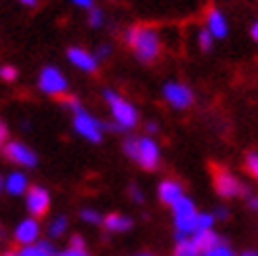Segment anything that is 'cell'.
I'll use <instances>...</instances> for the list:
<instances>
[{"label": "cell", "mask_w": 258, "mask_h": 256, "mask_svg": "<svg viewBox=\"0 0 258 256\" xmlns=\"http://www.w3.org/2000/svg\"><path fill=\"white\" fill-rule=\"evenodd\" d=\"M198 210H196V204H193L187 196L180 198L174 206H172V216H174V229H176V235L180 237H191L196 233V227H198Z\"/></svg>", "instance_id": "4"}, {"label": "cell", "mask_w": 258, "mask_h": 256, "mask_svg": "<svg viewBox=\"0 0 258 256\" xmlns=\"http://www.w3.org/2000/svg\"><path fill=\"white\" fill-rule=\"evenodd\" d=\"M66 107H68V109H72V113H76L78 109H82L80 101L76 99V97H70V99H66Z\"/></svg>", "instance_id": "29"}, {"label": "cell", "mask_w": 258, "mask_h": 256, "mask_svg": "<svg viewBox=\"0 0 258 256\" xmlns=\"http://www.w3.org/2000/svg\"><path fill=\"white\" fill-rule=\"evenodd\" d=\"M109 50H111V48H109L107 44H103V46H99V48H97V55H95V57H97V59L107 57V55H109Z\"/></svg>", "instance_id": "32"}, {"label": "cell", "mask_w": 258, "mask_h": 256, "mask_svg": "<svg viewBox=\"0 0 258 256\" xmlns=\"http://www.w3.org/2000/svg\"><path fill=\"white\" fill-rule=\"evenodd\" d=\"M206 30L212 34L214 40H223V38L229 34L227 19L218 9H210L208 11V15H206Z\"/></svg>", "instance_id": "14"}, {"label": "cell", "mask_w": 258, "mask_h": 256, "mask_svg": "<svg viewBox=\"0 0 258 256\" xmlns=\"http://www.w3.org/2000/svg\"><path fill=\"white\" fill-rule=\"evenodd\" d=\"M214 214H208V212H200L198 214V227H196V233L198 231H208V229H212L214 225Z\"/></svg>", "instance_id": "21"}, {"label": "cell", "mask_w": 258, "mask_h": 256, "mask_svg": "<svg viewBox=\"0 0 258 256\" xmlns=\"http://www.w3.org/2000/svg\"><path fill=\"white\" fill-rule=\"evenodd\" d=\"M124 153L143 170H156L160 164V145L151 137H131L124 141Z\"/></svg>", "instance_id": "3"}, {"label": "cell", "mask_w": 258, "mask_h": 256, "mask_svg": "<svg viewBox=\"0 0 258 256\" xmlns=\"http://www.w3.org/2000/svg\"><path fill=\"white\" fill-rule=\"evenodd\" d=\"M139 256H153V254H139Z\"/></svg>", "instance_id": "42"}, {"label": "cell", "mask_w": 258, "mask_h": 256, "mask_svg": "<svg viewBox=\"0 0 258 256\" xmlns=\"http://www.w3.org/2000/svg\"><path fill=\"white\" fill-rule=\"evenodd\" d=\"M38 88L48 97H61V95L68 93L70 82L59 68L48 66L40 72V76H38Z\"/></svg>", "instance_id": "7"}, {"label": "cell", "mask_w": 258, "mask_h": 256, "mask_svg": "<svg viewBox=\"0 0 258 256\" xmlns=\"http://www.w3.org/2000/svg\"><path fill=\"white\" fill-rule=\"evenodd\" d=\"M3 256H17V250H13V248H11V250H5Z\"/></svg>", "instance_id": "39"}, {"label": "cell", "mask_w": 258, "mask_h": 256, "mask_svg": "<svg viewBox=\"0 0 258 256\" xmlns=\"http://www.w3.org/2000/svg\"><path fill=\"white\" fill-rule=\"evenodd\" d=\"M72 3L76 5V7H80V9H93L95 7V0H72Z\"/></svg>", "instance_id": "30"}, {"label": "cell", "mask_w": 258, "mask_h": 256, "mask_svg": "<svg viewBox=\"0 0 258 256\" xmlns=\"http://www.w3.org/2000/svg\"><path fill=\"white\" fill-rule=\"evenodd\" d=\"M241 256H258V252H254V250H248V252H243Z\"/></svg>", "instance_id": "40"}, {"label": "cell", "mask_w": 258, "mask_h": 256, "mask_svg": "<svg viewBox=\"0 0 258 256\" xmlns=\"http://www.w3.org/2000/svg\"><path fill=\"white\" fill-rule=\"evenodd\" d=\"M124 40L133 48V53L137 55L139 61L151 63L160 57V50H162L160 36L149 25H131L124 32Z\"/></svg>", "instance_id": "1"}, {"label": "cell", "mask_w": 258, "mask_h": 256, "mask_svg": "<svg viewBox=\"0 0 258 256\" xmlns=\"http://www.w3.org/2000/svg\"><path fill=\"white\" fill-rule=\"evenodd\" d=\"M131 198L135 200V202H139V204H143V194H141V189L139 187H131Z\"/></svg>", "instance_id": "31"}, {"label": "cell", "mask_w": 258, "mask_h": 256, "mask_svg": "<svg viewBox=\"0 0 258 256\" xmlns=\"http://www.w3.org/2000/svg\"><path fill=\"white\" fill-rule=\"evenodd\" d=\"M204 256H235V252L231 250V248L225 244V241H221V244L214 246L212 250H208V252H206Z\"/></svg>", "instance_id": "23"}, {"label": "cell", "mask_w": 258, "mask_h": 256, "mask_svg": "<svg viewBox=\"0 0 258 256\" xmlns=\"http://www.w3.org/2000/svg\"><path fill=\"white\" fill-rule=\"evenodd\" d=\"M250 36H252V40L258 44V21L252 25V30H250Z\"/></svg>", "instance_id": "35"}, {"label": "cell", "mask_w": 258, "mask_h": 256, "mask_svg": "<svg viewBox=\"0 0 258 256\" xmlns=\"http://www.w3.org/2000/svg\"><path fill=\"white\" fill-rule=\"evenodd\" d=\"M74 131L78 133L82 139L90 141V143H101L105 126H103V122L99 118H95L90 111L78 109L74 113Z\"/></svg>", "instance_id": "6"}, {"label": "cell", "mask_w": 258, "mask_h": 256, "mask_svg": "<svg viewBox=\"0 0 258 256\" xmlns=\"http://www.w3.org/2000/svg\"><path fill=\"white\" fill-rule=\"evenodd\" d=\"M189 239L193 241V246H196V250H198L202 256L223 241L221 237H218V235L212 231V229H208V231H198V233H193Z\"/></svg>", "instance_id": "16"}, {"label": "cell", "mask_w": 258, "mask_h": 256, "mask_svg": "<svg viewBox=\"0 0 258 256\" xmlns=\"http://www.w3.org/2000/svg\"><path fill=\"white\" fill-rule=\"evenodd\" d=\"M250 206H252L254 210H258V196H252V198H250Z\"/></svg>", "instance_id": "38"}, {"label": "cell", "mask_w": 258, "mask_h": 256, "mask_svg": "<svg viewBox=\"0 0 258 256\" xmlns=\"http://www.w3.org/2000/svg\"><path fill=\"white\" fill-rule=\"evenodd\" d=\"M19 3H21L23 7H36V5H38V0H19Z\"/></svg>", "instance_id": "37"}, {"label": "cell", "mask_w": 258, "mask_h": 256, "mask_svg": "<svg viewBox=\"0 0 258 256\" xmlns=\"http://www.w3.org/2000/svg\"><path fill=\"white\" fill-rule=\"evenodd\" d=\"M70 246H80V248H86L82 235H74V237H72V241H70Z\"/></svg>", "instance_id": "33"}, {"label": "cell", "mask_w": 258, "mask_h": 256, "mask_svg": "<svg viewBox=\"0 0 258 256\" xmlns=\"http://www.w3.org/2000/svg\"><path fill=\"white\" fill-rule=\"evenodd\" d=\"M3 189H5V178H3V174H0V194H3Z\"/></svg>", "instance_id": "41"}, {"label": "cell", "mask_w": 258, "mask_h": 256, "mask_svg": "<svg viewBox=\"0 0 258 256\" xmlns=\"http://www.w3.org/2000/svg\"><path fill=\"white\" fill-rule=\"evenodd\" d=\"M158 198H160L162 204L172 208L180 198H185L183 185H180L178 181H174V178H164V181L160 183V187H158Z\"/></svg>", "instance_id": "13"}, {"label": "cell", "mask_w": 258, "mask_h": 256, "mask_svg": "<svg viewBox=\"0 0 258 256\" xmlns=\"http://www.w3.org/2000/svg\"><path fill=\"white\" fill-rule=\"evenodd\" d=\"M7 143H9V128L3 120H0V149H3V145H7Z\"/></svg>", "instance_id": "28"}, {"label": "cell", "mask_w": 258, "mask_h": 256, "mask_svg": "<svg viewBox=\"0 0 258 256\" xmlns=\"http://www.w3.org/2000/svg\"><path fill=\"white\" fill-rule=\"evenodd\" d=\"M17 256H40V250H38V241L32 246H21L17 250Z\"/></svg>", "instance_id": "27"}, {"label": "cell", "mask_w": 258, "mask_h": 256, "mask_svg": "<svg viewBox=\"0 0 258 256\" xmlns=\"http://www.w3.org/2000/svg\"><path fill=\"white\" fill-rule=\"evenodd\" d=\"M57 256H88V250L80 246H68L66 250L57 252Z\"/></svg>", "instance_id": "25"}, {"label": "cell", "mask_w": 258, "mask_h": 256, "mask_svg": "<svg viewBox=\"0 0 258 256\" xmlns=\"http://www.w3.org/2000/svg\"><path fill=\"white\" fill-rule=\"evenodd\" d=\"M30 189V181L25 172H19V170H13L5 176V191L13 198H19V196H25V191Z\"/></svg>", "instance_id": "15"}, {"label": "cell", "mask_w": 258, "mask_h": 256, "mask_svg": "<svg viewBox=\"0 0 258 256\" xmlns=\"http://www.w3.org/2000/svg\"><path fill=\"white\" fill-rule=\"evenodd\" d=\"M25 208H28L30 216L34 219H40L44 216L50 208V194L44 189V187H30L25 191Z\"/></svg>", "instance_id": "10"}, {"label": "cell", "mask_w": 258, "mask_h": 256, "mask_svg": "<svg viewBox=\"0 0 258 256\" xmlns=\"http://www.w3.org/2000/svg\"><path fill=\"white\" fill-rule=\"evenodd\" d=\"M162 95L166 99V103L174 109H187L193 103L191 88L183 82H166L162 88Z\"/></svg>", "instance_id": "9"}, {"label": "cell", "mask_w": 258, "mask_h": 256, "mask_svg": "<svg viewBox=\"0 0 258 256\" xmlns=\"http://www.w3.org/2000/svg\"><path fill=\"white\" fill-rule=\"evenodd\" d=\"M17 76H19V72L13 66H3V68H0V78H3L5 82H15Z\"/></svg>", "instance_id": "24"}, {"label": "cell", "mask_w": 258, "mask_h": 256, "mask_svg": "<svg viewBox=\"0 0 258 256\" xmlns=\"http://www.w3.org/2000/svg\"><path fill=\"white\" fill-rule=\"evenodd\" d=\"M68 231V219L66 216H57L55 221H50V225H48V235L50 237H61L63 233Z\"/></svg>", "instance_id": "18"}, {"label": "cell", "mask_w": 258, "mask_h": 256, "mask_svg": "<svg viewBox=\"0 0 258 256\" xmlns=\"http://www.w3.org/2000/svg\"><path fill=\"white\" fill-rule=\"evenodd\" d=\"M68 59L76 70L86 72V74H95L99 68V59L95 57V53H88V50H84L80 46H72L68 50Z\"/></svg>", "instance_id": "12"}, {"label": "cell", "mask_w": 258, "mask_h": 256, "mask_svg": "<svg viewBox=\"0 0 258 256\" xmlns=\"http://www.w3.org/2000/svg\"><path fill=\"white\" fill-rule=\"evenodd\" d=\"M103 225L109 233H126L128 229L133 227V219L126 214H120V212H113V214H107L103 219Z\"/></svg>", "instance_id": "17"}, {"label": "cell", "mask_w": 258, "mask_h": 256, "mask_svg": "<svg viewBox=\"0 0 258 256\" xmlns=\"http://www.w3.org/2000/svg\"><path fill=\"white\" fill-rule=\"evenodd\" d=\"M147 133H149V135H153V133H158V124H153V122H149V124H147Z\"/></svg>", "instance_id": "36"}, {"label": "cell", "mask_w": 258, "mask_h": 256, "mask_svg": "<svg viewBox=\"0 0 258 256\" xmlns=\"http://www.w3.org/2000/svg\"><path fill=\"white\" fill-rule=\"evenodd\" d=\"M227 216H229V210H227V208H218V210L214 212V219H221V221H223V219H227Z\"/></svg>", "instance_id": "34"}, {"label": "cell", "mask_w": 258, "mask_h": 256, "mask_svg": "<svg viewBox=\"0 0 258 256\" xmlns=\"http://www.w3.org/2000/svg\"><path fill=\"white\" fill-rule=\"evenodd\" d=\"M38 237H40V223H38V219H34V216L23 219L15 227V231H13V239H15L19 246H32L38 241Z\"/></svg>", "instance_id": "11"}, {"label": "cell", "mask_w": 258, "mask_h": 256, "mask_svg": "<svg viewBox=\"0 0 258 256\" xmlns=\"http://www.w3.org/2000/svg\"><path fill=\"white\" fill-rule=\"evenodd\" d=\"M246 166H248V170L250 174L258 181V153H248V158H246Z\"/></svg>", "instance_id": "26"}, {"label": "cell", "mask_w": 258, "mask_h": 256, "mask_svg": "<svg viewBox=\"0 0 258 256\" xmlns=\"http://www.w3.org/2000/svg\"><path fill=\"white\" fill-rule=\"evenodd\" d=\"M198 44H200V48L204 50V53L212 50V44H214L212 34H210L208 30H200V34H198Z\"/></svg>", "instance_id": "22"}, {"label": "cell", "mask_w": 258, "mask_h": 256, "mask_svg": "<svg viewBox=\"0 0 258 256\" xmlns=\"http://www.w3.org/2000/svg\"><path fill=\"white\" fill-rule=\"evenodd\" d=\"M103 99L107 101L109 111H111V120H113V124L109 126L111 131H115V133H128V131H133V128H137V124H139V111H137V107L131 103V101L124 99L120 93L109 91V88L103 93Z\"/></svg>", "instance_id": "2"}, {"label": "cell", "mask_w": 258, "mask_h": 256, "mask_svg": "<svg viewBox=\"0 0 258 256\" xmlns=\"http://www.w3.org/2000/svg\"><path fill=\"white\" fill-rule=\"evenodd\" d=\"M3 151H5V158L13 164H17L19 168H36L38 164L36 151L25 143H21V141H9Z\"/></svg>", "instance_id": "8"}, {"label": "cell", "mask_w": 258, "mask_h": 256, "mask_svg": "<svg viewBox=\"0 0 258 256\" xmlns=\"http://www.w3.org/2000/svg\"><path fill=\"white\" fill-rule=\"evenodd\" d=\"M80 219L86 221L88 225H101L105 216H103L99 210H95V208H84V210L80 212Z\"/></svg>", "instance_id": "19"}, {"label": "cell", "mask_w": 258, "mask_h": 256, "mask_svg": "<svg viewBox=\"0 0 258 256\" xmlns=\"http://www.w3.org/2000/svg\"><path fill=\"white\" fill-rule=\"evenodd\" d=\"M212 176H214L216 194L221 196V198L231 200V198H246V196H250L248 187L243 185L235 174H231L227 168H221V166H214Z\"/></svg>", "instance_id": "5"}, {"label": "cell", "mask_w": 258, "mask_h": 256, "mask_svg": "<svg viewBox=\"0 0 258 256\" xmlns=\"http://www.w3.org/2000/svg\"><path fill=\"white\" fill-rule=\"evenodd\" d=\"M103 23H105V13H103V9L93 7L88 11V25L90 28H103Z\"/></svg>", "instance_id": "20"}]
</instances>
